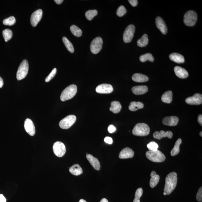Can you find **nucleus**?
I'll return each instance as SVG.
<instances>
[{
    "mask_svg": "<svg viewBox=\"0 0 202 202\" xmlns=\"http://www.w3.org/2000/svg\"><path fill=\"white\" fill-rule=\"evenodd\" d=\"M177 182V174L175 172L169 173L166 177L164 192L166 195H170L175 189Z\"/></svg>",
    "mask_w": 202,
    "mask_h": 202,
    "instance_id": "f257e3e1",
    "label": "nucleus"
},
{
    "mask_svg": "<svg viewBox=\"0 0 202 202\" xmlns=\"http://www.w3.org/2000/svg\"><path fill=\"white\" fill-rule=\"evenodd\" d=\"M77 91V86L75 85H71L67 87L63 90L60 96V99L65 101L72 99L76 94Z\"/></svg>",
    "mask_w": 202,
    "mask_h": 202,
    "instance_id": "f03ea898",
    "label": "nucleus"
},
{
    "mask_svg": "<svg viewBox=\"0 0 202 202\" xmlns=\"http://www.w3.org/2000/svg\"><path fill=\"white\" fill-rule=\"evenodd\" d=\"M150 128L145 123H138L133 129V134L135 136H144L148 135L150 133Z\"/></svg>",
    "mask_w": 202,
    "mask_h": 202,
    "instance_id": "7ed1b4c3",
    "label": "nucleus"
},
{
    "mask_svg": "<svg viewBox=\"0 0 202 202\" xmlns=\"http://www.w3.org/2000/svg\"><path fill=\"white\" fill-rule=\"evenodd\" d=\"M146 155L149 160L153 162H161L165 160V155L158 150L156 151H147L146 152Z\"/></svg>",
    "mask_w": 202,
    "mask_h": 202,
    "instance_id": "20e7f679",
    "label": "nucleus"
},
{
    "mask_svg": "<svg viewBox=\"0 0 202 202\" xmlns=\"http://www.w3.org/2000/svg\"><path fill=\"white\" fill-rule=\"evenodd\" d=\"M197 19V14L195 11H189L184 16V23L187 26L192 27L195 25Z\"/></svg>",
    "mask_w": 202,
    "mask_h": 202,
    "instance_id": "39448f33",
    "label": "nucleus"
},
{
    "mask_svg": "<svg viewBox=\"0 0 202 202\" xmlns=\"http://www.w3.org/2000/svg\"><path fill=\"white\" fill-rule=\"evenodd\" d=\"M28 62L26 60H24L21 62L18 68L17 73V78L18 80L23 79L27 76L29 71Z\"/></svg>",
    "mask_w": 202,
    "mask_h": 202,
    "instance_id": "423d86ee",
    "label": "nucleus"
},
{
    "mask_svg": "<svg viewBox=\"0 0 202 202\" xmlns=\"http://www.w3.org/2000/svg\"><path fill=\"white\" fill-rule=\"evenodd\" d=\"M76 118L74 115H69L63 118L59 122V126L62 129H67L71 127L76 121Z\"/></svg>",
    "mask_w": 202,
    "mask_h": 202,
    "instance_id": "0eeeda50",
    "label": "nucleus"
},
{
    "mask_svg": "<svg viewBox=\"0 0 202 202\" xmlns=\"http://www.w3.org/2000/svg\"><path fill=\"white\" fill-rule=\"evenodd\" d=\"M102 39L101 37H97L94 39L90 45V50L92 53L97 54L101 50L103 45Z\"/></svg>",
    "mask_w": 202,
    "mask_h": 202,
    "instance_id": "6e6552de",
    "label": "nucleus"
},
{
    "mask_svg": "<svg viewBox=\"0 0 202 202\" xmlns=\"http://www.w3.org/2000/svg\"><path fill=\"white\" fill-rule=\"evenodd\" d=\"M135 27L133 24L128 26L123 34V40L126 43L130 42L134 37Z\"/></svg>",
    "mask_w": 202,
    "mask_h": 202,
    "instance_id": "1a4fd4ad",
    "label": "nucleus"
},
{
    "mask_svg": "<svg viewBox=\"0 0 202 202\" xmlns=\"http://www.w3.org/2000/svg\"><path fill=\"white\" fill-rule=\"evenodd\" d=\"M53 150L55 155L58 157H63L66 152L65 144L60 142H57L54 144Z\"/></svg>",
    "mask_w": 202,
    "mask_h": 202,
    "instance_id": "9d476101",
    "label": "nucleus"
},
{
    "mask_svg": "<svg viewBox=\"0 0 202 202\" xmlns=\"http://www.w3.org/2000/svg\"><path fill=\"white\" fill-rule=\"evenodd\" d=\"M185 102L190 105H201L202 103V95L200 94H195L193 96L186 98Z\"/></svg>",
    "mask_w": 202,
    "mask_h": 202,
    "instance_id": "9b49d317",
    "label": "nucleus"
},
{
    "mask_svg": "<svg viewBox=\"0 0 202 202\" xmlns=\"http://www.w3.org/2000/svg\"><path fill=\"white\" fill-rule=\"evenodd\" d=\"M43 12L42 9H39L33 13L30 18L31 25L36 27L42 19Z\"/></svg>",
    "mask_w": 202,
    "mask_h": 202,
    "instance_id": "f8f14e48",
    "label": "nucleus"
},
{
    "mask_svg": "<svg viewBox=\"0 0 202 202\" xmlns=\"http://www.w3.org/2000/svg\"><path fill=\"white\" fill-rule=\"evenodd\" d=\"M97 93L100 94H109L112 93L114 89L111 85L103 83L98 85L96 88Z\"/></svg>",
    "mask_w": 202,
    "mask_h": 202,
    "instance_id": "ddd939ff",
    "label": "nucleus"
},
{
    "mask_svg": "<svg viewBox=\"0 0 202 202\" xmlns=\"http://www.w3.org/2000/svg\"><path fill=\"white\" fill-rule=\"evenodd\" d=\"M24 127L26 132L31 136L35 134V128L33 122L31 119L27 118L24 122Z\"/></svg>",
    "mask_w": 202,
    "mask_h": 202,
    "instance_id": "4468645a",
    "label": "nucleus"
},
{
    "mask_svg": "<svg viewBox=\"0 0 202 202\" xmlns=\"http://www.w3.org/2000/svg\"><path fill=\"white\" fill-rule=\"evenodd\" d=\"M155 24L158 29L164 34L167 33V28L163 19L160 17H158L155 19Z\"/></svg>",
    "mask_w": 202,
    "mask_h": 202,
    "instance_id": "2eb2a0df",
    "label": "nucleus"
},
{
    "mask_svg": "<svg viewBox=\"0 0 202 202\" xmlns=\"http://www.w3.org/2000/svg\"><path fill=\"white\" fill-rule=\"evenodd\" d=\"M179 121V118L177 116H168L164 118L162 120V123L164 125L175 126L178 124Z\"/></svg>",
    "mask_w": 202,
    "mask_h": 202,
    "instance_id": "dca6fc26",
    "label": "nucleus"
},
{
    "mask_svg": "<svg viewBox=\"0 0 202 202\" xmlns=\"http://www.w3.org/2000/svg\"><path fill=\"white\" fill-rule=\"evenodd\" d=\"M134 153L132 149L126 147L123 149L119 154V157L120 159L132 158L134 157Z\"/></svg>",
    "mask_w": 202,
    "mask_h": 202,
    "instance_id": "f3484780",
    "label": "nucleus"
},
{
    "mask_svg": "<svg viewBox=\"0 0 202 202\" xmlns=\"http://www.w3.org/2000/svg\"><path fill=\"white\" fill-rule=\"evenodd\" d=\"M173 133L171 131H167L165 132L163 130L160 131H155L154 133L153 136L154 138L160 140L162 138L167 137L169 139H171L173 137Z\"/></svg>",
    "mask_w": 202,
    "mask_h": 202,
    "instance_id": "a211bd4d",
    "label": "nucleus"
},
{
    "mask_svg": "<svg viewBox=\"0 0 202 202\" xmlns=\"http://www.w3.org/2000/svg\"><path fill=\"white\" fill-rule=\"evenodd\" d=\"M86 157L94 169L97 171L100 170L101 168V164L97 159L94 157L91 154H87Z\"/></svg>",
    "mask_w": 202,
    "mask_h": 202,
    "instance_id": "6ab92c4d",
    "label": "nucleus"
},
{
    "mask_svg": "<svg viewBox=\"0 0 202 202\" xmlns=\"http://www.w3.org/2000/svg\"><path fill=\"white\" fill-rule=\"evenodd\" d=\"M175 75L179 78L181 79L186 78L188 76V72L185 69L179 66H175L174 68Z\"/></svg>",
    "mask_w": 202,
    "mask_h": 202,
    "instance_id": "aec40b11",
    "label": "nucleus"
},
{
    "mask_svg": "<svg viewBox=\"0 0 202 202\" xmlns=\"http://www.w3.org/2000/svg\"><path fill=\"white\" fill-rule=\"evenodd\" d=\"M131 90L134 94L142 95L147 92L148 88L146 85H140L133 87Z\"/></svg>",
    "mask_w": 202,
    "mask_h": 202,
    "instance_id": "412c9836",
    "label": "nucleus"
},
{
    "mask_svg": "<svg viewBox=\"0 0 202 202\" xmlns=\"http://www.w3.org/2000/svg\"><path fill=\"white\" fill-rule=\"evenodd\" d=\"M169 58L172 61L177 63H182L185 62L184 57L179 54L173 53L169 55Z\"/></svg>",
    "mask_w": 202,
    "mask_h": 202,
    "instance_id": "4be33fe9",
    "label": "nucleus"
},
{
    "mask_svg": "<svg viewBox=\"0 0 202 202\" xmlns=\"http://www.w3.org/2000/svg\"><path fill=\"white\" fill-rule=\"evenodd\" d=\"M132 79L137 83H144L149 80L148 77L146 75L140 73H135L133 75Z\"/></svg>",
    "mask_w": 202,
    "mask_h": 202,
    "instance_id": "5701e85b",
    "label": "nucleus"
},
{
    "mask_svg": "<svg viewBox=\"0 0 202 202\" xmlns=\"http://www.w3.org/2000/svg\"><path fill=\"white\" fill-rule=\"evenodd\" d=\"M122 106L119 102L113 101L111 103V106L110 108V111L112 112L114 114H118L120 112Z\"/></svg>",
    "mask_w": 202,
    "mask_h": 202,
    "instance_id": "b1692460",
    "label": "nucleus"
},
{
    "mask_svg": "<svg viewBox=\"0 0 202 202\" xmlns=\"http://www.w3.org/2000/svg\"><path fill=\"white\" fill-rule=\"evenodd\" d=\"M69 172L72 175H79L83 173V169L78 164H74L69 168Z\"/></svg>",
    "mask_w": 202,
    "mask_h": 202,
    "instance_id": "393cba45",
    "label": "nucleus"
},
{
    "mask_svg": "<svg viewBox=\"0 0 202 202\" xmlns=\"http://www.w3.org/2000/svg\"><path fill=\"white\" fill-rule=\"evenodd\" d=\"M144 107V104L141 102L132 101L130 103L129 109L130 111H136L137 110L142 109Z\"/></svg>",
    "mask_w": 202,
    "mask_h": 202,
    "instance_id": "a878e982",
    "label": "nucleus"
},
{
    "mask_svg": "<svg viewBox=\"0 0 202 202\" xmlns=\"http://www.w3.org/2000/svg\"><path fill=\"white\" fill-rule=\"evenodd\" d=\"M173 99V93L171 91H166L161 97V100L164 103H170Z\"/></svg>",
    "mask_w": 202,
    "mask_h": 202,
    "instance_id": "bb28decb",
    "label": "nucleus"
},
{
    "mask_svg": "<svg viewBox=\"0 0 202 202\" xmlns=\"http://www.w3.org/2000/svg\"><path fill=\"white\" fill-rule=\"evenodd\" d=\"M182 140L181 139H179L176 141L175 144V146L171 151V155L172 156H175L176 155L180 152V144H181Z\"/></svg>",
    "mask_w": 202,
    "mask_h": 202,
    "instance_id": "cd10ccee",
    "label": "nucleus"
},
{
    "mask_svg": "<svg viewBox=\"0 0 202 202\" xmlns=\"http://www.w3.org/2000/svg\"><path fill=\"white\" fill-rule=\"evenodd\" d=\"M148 43V38L147 34H144L137 41V45L139 47H145Z\"/></svg>",
    "mask_w": 202,
    "mask_h": 202,
    "instance_id": "c85d7f7f",
    "label": "nucleus"
},
{
    "mask_svg": "<svg viewBox=\"0 0 202 202\" xmlns=\"http://www.w3.org/2000/svg\"><path fill=\"white\" fill-rule=\"evenodd\" d=\"M70 30L72 33L75 37H81L82 34L81 30L77 26L75 25H72L70 27Z\"/></svg>",
    "mask_w": 202,
    "mask_h": 202,
    "instance_id": "c756f323",
    "label": "nucleus"
},
{
    "mask_svg": "<svg viewBox=\"0 0 202 202\" xmlns=\"http://www.w3.org/2000/svg\"><path fill=\"white\" fill-rule=\"evenodd\" d=\"M62 39H63V41L67 50L71 53H73L74 52V49L73 45L71 42L66 37H63Z\"/></svg>",
    "mask_w": 202,
    "mask_h": 202,
    "instance_id": "7c9ffc66",
    "label": "nucleus"
},
{
    "mask_svg": "<svg viewBox=\"0 0 202 202\" xmlns=\"http://www.w3.org/2000/svg\"><path fill=\"white\" fill-rule=\"evenodd\" d=\"M3 37L5 41L7 42L12 38L13 34L12 31L9 29L4 30L2 32Z\"/></svg>",
    "mask_w": 202,
    "mask_h": 202,
    "instance_id": "2f4dec72",
    "label": "nucleus"
},
{
    "mask_svg": "<svg viewBox=\"0 0 202 202\" xmlns=\"http://www.w3.org/2000/svg\"><path fill=\"white\" fill-rule=\"evenodd\" d=\"M154 60V57L150 53L144 54L140 57V60L142 62H144L147 60L151 62H153Z\"/></svg>",
    "mask_w": 202,
    "mask_h": 202,
    "instance_id": "473e14b6",
    "label": "nucleus"
},
{
    "mask_svg": "<svg viewBox=\"0 0 202 202\" xmlns=\"http://www.w3.org/2000/svg\"><path fill=\"white\" fill-rule=\"evenodd\" d=\"M97 13L96 10H90L85 13V16L88 20L91 21L97 15Z\"/></svg>",
    "mask_w": 202,
    "mask_h": 202,
    "instance_id": "72a5a7b5",
    "label": "nucleus"
},
{
    "mask_svg": "<svg viewBox=\"0 0 202 202\" xmlns=\"http://www.w3.org/2000/svg\"><path fill=\"white\" fill-rule=\"evenodd\" d=\"M160 179V176L157 175L151 177L150 180V183H149L151 188H154L156 186V185L158 183Z\"/></svg>",
    "mask_w": 202,
    "mask_h": 202,
    "instance_id": "f704fd0d",
    "label": "nucleus"
},
{
    "mask_svg": "<svg viewBox=\"0 0 202 202\" xmlns=\"http://www.w3.org/2000/svg\"><path fill=\"white\" fill-rule=\"evenodd\" d=\"M16 22L15 18L13 16H11L9 18L4 19L3 21V24L6 26H11L14 25Z\"/></svg>",
    "mask_w": 202,
    "mask_h": 202,
    "instance_id": "c9c22d12",
    "label": "nucleus"
},
{
    "mask_svg": "<svg viewBox=\"0 0 202 202\" xmlns=\"http://www.w3.org/2000/svg\"><path fill=\"white\" fill-rule=\"evenodd\" d=\"M143 193V190L142 188H139L136 190L135 195V198L133 202H140V198Z\"/></svg>",
    "mask_w": 202,
    "mask_h": 202,
    "instance_id": "e433bc0d",
    "label": "nucleus"
},
{
    "mask_svg": "<svg viewBox=\"0 0 202 202\" xmlns=\"http://www.w3.org/2000/svg\"><path fill=\"white\" fill-rule=\"evenodd\" d=\"M126 12V10L124 6L121 5L119 6L116 12V14L119 17H122Z\"/></svg>",
    "mask_w": 202,
    "mask_h": 202,
    "instance_id": "4c0bfd02",
    "label": "nucleus"
},
{
    "mask_svg": "<svg viewBox=\"0 0 202 202\" xmlns=\"http://www.w3.org/2000/svg\"><path fill=\"white\" fill-rule=\"evenodd\" d=\"M148 149L150 151H156L158 150L159 147L158 144L154 142H151L147 144Z\"/></svg>",
    "mask_w": 202,
    "mask_h": 202,
    "instance_id": "58836bf2",
    "label": "nucleus"
},
{
    "mask_svg": "<svg viewBox=\"0 0 202 202\" xmlns=\"http://www.w3.org/2000/svg\"><path fill=\"white\" fill-rule=\"evenodd\" d=\"M57 73V69L56 68H54L53 70H52L51 72L50 73V74L48 75V76L45 79V81L48 83L52 79V78L55 76L56 74Z\"/></svg>",
    "mask_w": 202,
    "mask_h": 202,
    "instance_id": "ea45409f",
    "label": "nucleus"
},
{
    "mask_svg": "<svg viewBox=\"0 0 202 202\" xmlns=\"http://www.w3.org/2000/svg\"><path fill=\"white\" fill-rule=\"evenodd\" d=\"M197 200L199 202L202 201V188L201 187L199 190L196 196Z\"/></svg>",
    "mask_w": 202,
    "mask_h": 202,
    "instance_id": "a19ab883",
    "label": "nucleus"
},
{
    "mask_svg": "<svg viewBox=\"0 0 202 202\" xmlns=\"http://www.w3.org/2000/svg\"><path fill=\"white\" fill-rule=\"evenodd\" d=\"M116 130V128L115 126L112 125H110L108 128V131L110 133H114Z\"/></svg>",
    "mask_w": 202,
    "mask_h": 202,
    "instance_id": "79ce46f5",
    "label": "nucleus"
},
{
    "mask_svg": "<svg viewBox=\"0 0 202 202\" xmlns=\"http://www.w3.org/2000/svg\"><path fill=\"white\" fill-rule=\"evenodd\" d=\"M105 142L107 144H112L113 143V139L111 137H106L104 139Z\"/></svg>",
    "mask_w": 202,
    "mask_h": 202,
    "instance_id": "37998d69",
    "label": "nucleus"
},
{
    "mask_svg": "<svg viewBox=\"0 0 202 202\" xmlns=\"http://www.w3.org/2000/svg\"><path fill=\"white\" fill-rule=\"evenodd\" d=\"M129 4L135 7L138 4V1L137 0H129Z\"/></svg>",
    "mask_w": 202,
    "mask_h": 202,
    "instance_id": "c03bdc74",
    "label": "nucleus"
},
{
    "mask_svg": "<svg viewBox=\"0 0 202 202\" xmlns=\"http://www.w3.org/2000/svg\"><path fill=\"white\" fill-rule=\"evenodd\" d=\"M198 122L201 126H202V115H200L198 117Z\"/></svg>",
    "mask_w": 202,
    "mask_h": 202,
    "instance_id": "a18cd8bd",
    "label": "nucleus"
},
{
    "mask_svg": "<svg viewBox=\"0 0 202 202\" xmlns=\"http://www.w3.org/2000/svg\"><path fill=\"white\" fill-rule=\"evenodd\" d=\"M0 202H6V198L2 194H0Z\"/></svg>",
    "mask_w": 202,
    "mask_h": 202,
    "instance_id": "49530a36",
    "label": "nucleus"
},
{
    "mask_svg": "<svg viewBox=\"0 0 202 202\" xmlns=\"http://www.w3.org/2000/svg\"><path fill=\"white\" fill-rule=\"evenodd\" d=\"M55 2L57 4L60 5L63 3V0H55Z\"/></svg>",
    "mask_w": 202,
    "mask_h": 202,
    "instance_id": "de8ad7c7",
    "label": "nucleus"
},
{
    "mask_svg": "<svg viewBox=\"0 0 202 202\" xmlns=\"http://www.w3.org/2000/svg\"><path fill=\"white\" fill-rule=\"evenodd\" d=\"M4 85V81L1 77H0V88H1Z\"/></svg>",
    "mask_w": 202,
    "mask_h": 202,
    "instance_id": "09e8293b",
    "label": "nucleus"
},
{
    "mask_svg": "<svg viewBox=\"0 0 202 202\" xmlns=\"http://www.w3.org/2000/svg\"><path fill=\"white\" fill-rule=\"evenodd\" d=\"M157 175V173L155 171H152L151 173V177H152L154 176V175Z\"/></svg>",
    "mask_w": 202,
    "mask_h": 202,
    "instance_id": "8fccbe9b",
    "label": "nucleus"
},
{
    "mask_svg": "<svg viewBox=\"0 0 202 202\" xmlns=\"http://www.w3.org/2000/svg\"><path fill=\"white\" fill-rule=\"evenodd\" d=\"M109 202L108 201V200L106 199V198H103L101 200V202Z\"/></svg>",
    "mask_w": 202,
    "mask_h": 202,
    "instance_id": "3c124183",
    "label": "nucleus"
},
{
    "mask_svg": "<svg viewBox=\"0 0 202 202\" xmlns=\"http://www.w3.org/2000/svg\"><path fill=\"white\" fill-rule=\"evenodd\" d=\"M79 202H87L85 200L83 199H80Z\"/></svg>",
    "mask_w": 202,
    "mask_h": 202,
    "instance_id": "603ef678",
    "label": "nucleus"
},
{
    "mask_svg": "<svg viewBox=\"0 0 202 202\" xmlns=\"http://www.w3.org/2000/svg\"><path fill=\"white\" fill-rule=\"evenodd\" d=\"M202 131H201V132H200V136H201V137H202Z\"/></svg>",
    "mask_w": 202,
    "mask_h": 202,
    "instance_id": "864d4df0",
    "label": "nucleus"
},
{
    "mask_svg": "<svg viewBox=\"0 0 202 202\" xmlns=\"http://www.w3.org/2000/svg\"><path fill=\"white\" fill-rule=\"evenodd\" d=\"M163 194H164V195H166V194L165 193H164V192Z\"/></svg>",
    "mask_w": 202,
    "mask_h": 202,
    "instance_id": "5fc2aeb1",
    "label": "nucleus"
}]
</instances>
